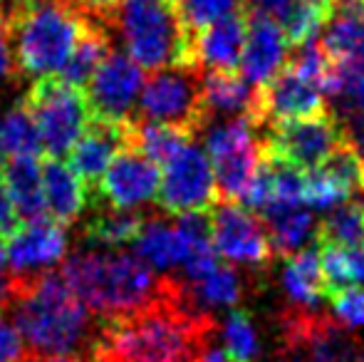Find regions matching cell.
<instances>
[{"mask_svg": "<svg viewBox=\"0 0 364 362\" xmlns=\"http://www.w3.org/2000/svg\"><path fill=\"white\" fill-rule=\"evenodd\" d=\"M213 330V315L186 298L181 280L164 275L159 298L146 308L105 320L90 362H196Z\"/></svg>", "mask_w": 364, "mask_h": 362, "instance_id": "6da1fadb", "label": "cell"}, {"mask_svg": "<svg viewBox=\"0 0 364 362\" xmlns=\"http://www.w3.org/2000/svg\"><path fill=\"white\" fill-rule=\"evenodd\" d=\"M5 313L18 328L30 358L68 355L90 362L105 325L75 298L60 273H45L33 280L13 278V295Z\"/></svg>", "mask_w": 364, "mask_h": 362, "instance_id": "7a4b0ae2", "label": "cell"}, {"mask_svg": "<svg viewBox=\"0 0 364 362\" xmlns=\"http://www.w3.org/2000/svg\"><path fill=\"white\" fill-rule=\"evenodd\" d=\"M60 275L73 295L102 320H117L159 298L161 278L136 253L80 241L65 256Z\"/></svg>", "mask_w": 364, "mask_h": 362, "instance_id": "3957f363", "label": "cell"}, {"mask_svg": "<svg viewBox=\"0 0 364 362\" xmlns=\"http://www.w3.org/2000/svg\"><path fill=\"white\" fill-rule=\"evenodd\" d=\"M18 70L28 78H58L87 25V15L63 0H18L5 15Z\"/></svg>", "mask_w": 364, "mask_h": 362, "instance_id": "277c9868", "label": "cell"}, {"mask_svg": "<svg viewBox=\"0 0 364 362\" xmlns=\"http://www.w3.org/2000/svg\"><path fill=\"white\" fill-rule=\"evenodd\" d=\"M107 25L119 33L127 55L141 70L156 73L193 65V38L181 28L176 10L166 0H122Z\"/></svg>", "mask_w": 364, "mask_h": 362, "instance_id": "5b68a950", "label": "cell"}, {"mask_svg": "<svg viewBox=\"0 0 364 362\" xmlns=\"http://www.w3.org/2000/svg\"><path fill=\"white\" fill-rule=\"evenodd\" d=\"M253 115L230 117L206 127V154L213 164L218 193L225 201H243L265 159V137Z\"/></svg>", "mask_w": 364, "mask_h": 362, "instance_id": "8992f818", "label": "cell"}, {"mask_svg": "<svg viewBox=\"0 0 364 362\" xmlns=\"http://www.w3.org/2000/svg\"><path fill=\"white\" fill-rule=\"evenodd\" d=\"M23 102L38 127L40 151H45L48 159L60 161L65 154H70L92 122L87 97L77 87L65 85L60 78L35 80Z\"/></svg>", "mask_w": 364, "mask_h": 362, "instance_id": "52a82bcc", "label": "cell"}, {"mask_svg": "<svg viewBox=\"0 0 364 362\" xmlns=\"http://www.w3.org/2000/svg\"><path fill=\"white\" fill-rule=\"evenodd\" d=\"M132 119L168 124L191 132L206 129L203 115V73L193 65H176L151 73L136 102Z\"/></svg>", "mask_w": 364, "mask_h": 362, "instance_id": "ba28073f", "label": "cell"}, {"mask_svg": "<svg viewBox=\"0 0 364 362\" xmlns=\"http://www.w3.org/2000/svg\"><path fill=\"white\" fill-rule=\"evenodd\" d=\"M268 129V137L263 132L268 154L300 169L302 174L322 166L337 149L347 144L340 122L332 112L278 122Z\"/></svg>", "mask_w": 364, "mask_h": 362, "instance_id": "9c48e42d", "label": "cell"}, {"mask_svg": "<svg viewBox=\"0 0 364 362\" xmlns=\"http://www.w3.org/2000/svg\"><path fill=\"white\" fill-rule=\"evenodd\" d=\"M216 196L218 186L213 164L206 151L193 142L164 164L156 201L166 213L181 216L191 211H206L216 203Z\"/></svg>", "mask_w": 364, "mask_h": 362, "instance_id": "30bf717a", "label": "cell"}, {"mask_svg": "<svg viewBox=\"0 0 364 362\" xmlns=\"http://www.w3.org/2000/svg\"><path fill=\"white\" fill-rule=\"evenodd\" d=\"M141 87H144V70L124 50H109V55L102 60L87 82L85 97L92 117L105 122H129Z\"/></svg>", "mask_w": 364, "mask_h": 362, "instance_id": "8fae6325", "label": "cell"}, {"mask_svg": "<svg viewBox=\"0 0 364 362\" xmlns=\"http://www.w3.org/2000/svg\"><path fill=\"white\" fill-rule=\"evenodd\" d=\"M211 236L218 256L238 266L263 268L275 256L265 223L233 201H216L211 211Z\"/></svg>", "mask_w": 364, "mask_h": 362, "instance_id": "7c38bea8", "label": "cell"}, {"mask_svg": "<svg viewBox=\"0 0 364 362\" xmlns=\"http://www.w3.org/2000/svg\"><path fill=\"white\" fill-rule=\"evenodd\" d=\"M159 181H161V174H159L156 161L127 147L105 171L100 188L97 193H92L90 201H102L119 211H139L141 206L156 198Z\"/></svg>", "mask_w": 364, "mask_h": 362, "instance_id": "4fadbf2b", "label": "cell"}, {"mask_svg": "<svg viewBox=\"0 0 364 362\" xmlns=\"http://www.w3.org/2000/svg\"><path fill=\"white\" fill-rule=\"evenodd\" d=\"M5 256L10 263V275L18 280H33L50 273L68 256V228L53 218L30 221L8 238Z\"/></svg>", "mask_w": 364, "mask_h": 362, "instance_id": "5bb4252c", "label": "cell"}, {"mask_svg": "<svg viewBox=\"0 0 364 362\" xmlns=\"http://www.w3.org/2000/svg\"><path fill=\"white\" fill-rule=\"evenodd\" d=\"M320 112H325V95L292 68H283L270 82L255 87L250 115L260 129H265L278 122L302 119V117L320 115Z\"/></svg>", "mask_w": 364, "mask_h": 362, "instance_id": "9a60e30c", "label": "cell"}, {"mask_svg": "<svg viewBox=\"0 0 364 362\" xmlns=\"http://www.w3.org/2000/svg\"><path fill=\"white\" fill-rule=\"evenodd\" d=\"M129 147V122H105L92 117L70 151V169L85 183L87 196L97 193L100 181L119 151Z\"/></svg>", "mask_w": 364, "mask_h": 362, "instance_id": "2e32d148", "label": "cell"}, {"mask_svg": "<svg viewBox=\"0 0 364 362\" xmlns=\"http://www.w3.org/2000/svg\"><path fill=\"white\" fill-rule=\"evenodd\" d=\"M288 63V38L273 15H265L248 5V30H245L240 75L253 87L270 82Z\"/></svg>", "mask_w": 364, "mask_h": 362, "instance_id": "e0dca14e", "label": "cell"}, {"mask_svg": "<svg viewBox=\"0 0 364 362\" xmlns=\"http://www.w3.org/2000/svg\"><path fill=\"white\" fill-rule=\"evenodd\" d=\"M320 43L340 78H364V0H335Z\"/></svg>", "mask_w": 364, "mask_h": 362, "instance_id": "ac0fdd59", "label": "cell"}, {"mask_svg": "<svg viewBox=\"0 0 364 362\" xmlns=\"http://www.w3.org/2000/svg\"><path fill=\"white\" fill-rule=\"evenodd\" d=\"M245 30H248V5L206 25L193 35L191 55L201 73H228L240 63Z\"/></svg>", "mask_w": 364, "mask_h": 362, "instance_id": "d6986e66", "label": "cell"}, {"mask_svg": "<svg viewBox=\"0 0 364 362\" xmlns=\"http://www.w3.org/2000/svg\"><path fill=\"white\" fill-rule=\"evenodd\" d=\"M43 196L48 216L65 228L80 221L90 203L85 183L77 179V174L68 164L58 159L43 161Z\"/></svg>", "mask_w": 364, "mask_h": 362, "instance_id": "ffe728a7", "label": "cell"}, {"mask_svg": "<svg viewBox=\"0 0 364 362\" xmlns=\"http://www.w3.org/2000/svg\"><path fill=\"white\" fill-rule=\"evenodd\" d=\"M136 256L154 271H171L186 261V241L176 228V221L164 216H149L141 221L134 238Z\"/></svg>", "mask_w": 364, "mask_h": 362, "instance_id": "44dd1931", "label": "cell"}, {"mask_svg": "<svg viewBox=\"0 0 364 362\" xmlns=\"http://www.w3.org/2000/svg\"><path fill=\"white\" fill-rule=\"evenodd\" d=\"M3 183L18 208L20 221L25 223L48 218L43 196V161L40 156H13L8 164H3Z\"/></svg>", "mask_w": 364, "mask_h": 362, "instance_id": "7402d4cb", "label": "cell"}, {"mask_svg": "<svg viewBox=\"0 0 364 362\" xmlns=\"http://www.w3.org/2000/svg\"><path fill=\"white\" fill-rule=\"evenodd\" d=\"M285 295L297 305L300 310H315L320 300L325 298L327 280L322 273L320 263V248H300L297 253L285 258L283 273H280Z\"/></svg>", "mask_w": 364, "mask_h": 362, "instance_id": "603a6c76", "label": "cell"}, {"mask_svg": "<svg viewBox=\"0 0 364 362\" xmlns=\"http://www.w3.org/2000/svg\"><path fill=\"white\" fill-rule=\"evenodd\" d=\"M255 87L245 82L243 75L233 73H203V115L206 127L213 117H240L253 112Z\"/></svg>", "mask_w": 364, "mask_h": 362, "instance_id": "cb8c5ba5", "label": "cell"}, {"mask_svg": "<svg viewBox=\"0 0 364 362\" xmlns=\"http://www.w3.org/2000/svg\"><path fill=\"white\" fill-rule=\"evenodd\" d=\"M112 50V30L109 25L100 23L95 18H87V25L82 30L80 40H77L73 55L65 63V68L60 70L58 78L70 87H87V82L92 80L95 70L102 65V60L109 55Z\"/></svg>", "mask_w": 364, "mask_h": 362, "instance_id": "d4e9b609", "label": "cell"}, {"mask_svg": "<svg viewBox=\"0 0 364 362\" xmlns=\"http://www.w3.org/2000/svg\"><path fill=\"white\" fill-rule=\"evenodd\" d=\"M87 206L92 208L90 218L82 223L80 241L95 243V246L105 248H119L124 243L134 241L139 226L144 218L136 211H119V208H112L102 201H90Z\"/></svg>", "mask_w": 364, "mask_h": 362, "instance_id": "484cf974", "label": "cell"}, {"mask_svg": "<svg viewBox=\"0 0 364 362\" xmlns=\"http://www.w3.org/2000/svg\"><path fill=\"white\" fill-rule=\"evenodd\" d=\"M186 298L203 313H211L213 308H233L243 298V278L235 273L233 266L216 263L208 273L196 280H181Z\"/></svg>", "mask_w": 364, "mask_h": 362, "instance_id": "4316f807", "label": "cell"}, {"mask_svg": "<svg viewBox=\"0 0 364 362\" xmlns=\"http://www.w3.org/2000/svg\"><path fill=\"white\" fill-rule=\"evenodd\" d=\"M263 223L275 253L292 256L307 246L315 236V218L307 208L300 206H275L263 213Z\"/></svg>", "mask_w": 364, "mask_h": 362, "instance_id": "83f0119b", "label": "cell"}, {"mask_svg": "<svg viewBox=\"0 0 364 362\" xmlns=\"http://www.w3.org/2000/svg\"><path fill=\"white\" fill-rule=\"evenodd\" d=\"M330 100L347 147L364 159V78H340Z\"/></svg>", "mask_w": 364, "mask_h": 362, "instance_id": "f1b7e54d", "label": "cell"}, {"mask_svg": "<svg viewBox=\"0 0 364 362\" xmlns=\"http://www.w3.org/2000/svg\"><path fill=\"white\" fill-rule=\"evenodd\" d=\"M193 142V134L186 129L168 124H154V122L129 119V147L141 151L156 164H166L176 151Z\"/></svg>", "mask_w": 364, "mask_h": 362, "instance_id": "f546056e", "label": "cell"}, {"mask_svg": "<svg viewBox=\"0 0 364 362\" xmlns=\"http://www.w3.org/2000/svg\"><path fill=\"white\" fill-rule=\"evenodd\" d=\"M0 149L5 156H40V137L25 102L13 105L0 117Z\"/></svg>", "mask_w": 364, "mask_h": 362, "instance_id": "4dcf8cb0", "label": "cell"}, {"mask_svg": "<svg viewBox=\"0 0 364 362\" xmlns=\"http://www.w3.org/2000/svg\"><path fill=\"white\" fill-rule=\"evenodd\" d=\"M317 243L340 248L364 246V208L362 203H340L327 213V218L317 228Z\"/></svg>", "mask_w": 364, "mask_h": 362, "instance_id": "1f68e13d", "label": "cell"}, {"mask_svg": "<svg viewBox=\"0 0 364 362\" xmlns=\"http://www.w3.org/2000/svg\"><path fill=\"white\" fill-rule=\"evenodd\" d=\"M350 196L352 188L340 176L332 174L325 164L305 174V191H302L305 206L317 208V211H332L340 203H347Z\"/></svg>", "mask_w": 364, "mask_h": 362, "instance_id": "d6a6232c", "label": "cell"}, {"mask_svg": "<svg viewBox=\"0 0 364 362\" xmlns=\"http://www.w3.org/2000/svg\"><path fill=\"white\" fill-rule=\"evenodd\" d=\"M223 345L225 353L238 362H255L260 358L258 328L245 310H230L223 323Z\"/></svg>", "mask_w": 364, "mask_h": 362, "instance_id": "836d02e7", "label": "cell"}, {"mask_svg": "<svg viewBox=\"0 0 364 362\" xmlns=\"http://www.w3.org/2000/svg\"><path fill=\"white\" fill-rule=\"evenodd\" d=\"M243 5H248V0H176L173 10H176L181 28L193 38L198 30L225 18V15L235 13Z\"/></svg>", "mask_w": 364, "mask_h": 362, "instance_id": "e575fe53", "label": "cell"}, {"mask_svg": "<svg viewBox=\"0 0 364 362\" xmlns=\"http://www.w3.org/2000/svg\"><path fill=\"white\" fill-rule=\"evenodd\" d=\"M332 313L337 323L345 325L347 330H364V288H342L332 290Z\"/></svg>", "mask_w": 364, "mask_h": 362, "instance_id": "d590c367", "label": "cell"}, {"mask_svg": "<svg viewBox=\"0 0 364 362\" xmlns=\"http://www.w3.org/2000/svg\"><path fill=\"white\" fill-rule=\"evenodd\" d=\"M317 248H320V263L327 280V290L332 293V290L350 288L355 283L350 271V251L340 246H325V243H317Z\"/></svg>", "mask_w": 364, "mask_h": 362, "instance_id": "8d00e7d4", "label": "cell"}, {"mask_svg": "<svg viewBox=\"0 0 364 362\" xmlns=\"http://www.w3.org/2000/svg\"><path fill=\"white\" fill-rule=\"evenodd\" d=\"M28 348L5 310H0V362H28Z\"/></svg>", "mask_w": 364, "mask_h": 362, "instance_id": "74e56055", "label": "cell"}, {"mask_svg": "<svg viewBox=\"0 0 364 362\" xmlns=\"http://www.w3.org/2000/svg\"><path fill=\"white\" fill-rule=\"evenodd\" d=\"M18 75H20V70H18V63H15L13 43H10L5 25H0V95L8 87H13Z\"/></svg>", "mask_w": 364, "mask_h": 362, "instance_id": "f35d334b", "label": "cell"}, {"mask_svg": "<svg viewBox=\"0 0 364 362\" xmlns=\"http://www.w3.org/2000/svg\"><path fill=\"white\" fill-rule=\"evenodd\" d=\"M63 3H68L70 8L77 10V13L87 15V18H95L107 25L112 18V13L119 8L122 0H63Z\"/></svg>", "mask_w": 364, "mask_h": 362, "instance_id": "ab89813d", "label": "cell"}, {"mask_svg": "<svg viewBox=\"0 0 364 362\" xmlns=\"http://www.w3.org/2000/svg\"><path fill=\"white\" fill-rule=\"evenodd\" d=\"M18 228H20L18 208H15L13 198H10L8 188H5V183H3V176H0V238L5 241V238L13 236Z\"/></svg>", "mask_w": 364, "mask_h": 362, "instance_id": "60d3db41", "label": "cell"}, {"mask_svg": "<svg viewBox=\"0 0 364 362\" xmlns=\"http://www.w3.org/2000/svg\"><path fill=\"white\" fill-rule=\"evenodd\" d=\"M5 263H8V256H5V241L0 238V310L8 308L10 295H13V278L5 275Z\"/></svg>", "mask_w": 364, "mask_h": 362, "instance_id": "b9f144b4", "label": "cell"}, {"mask_svg": "<svg viewBox=\"0 0 364 362\" xmlns=\"http://www.w3.org/2000/svg\"><path fill=\"white\" fill-rule=\"evenodd\" d=\"M248 5H250L253 10H260V13L278 18V15L283 13V10L290 5V0H248Z\"/></svg>", "mask_w": 364, "mask_h": 362, "instance_id": "7bdbcfd3", "label": "cell"}, {"mask_svg": "<svg viewBox=\"0 0 364 362\" xmlns=\"http://www.w3.org/2000/svg\"><path fill=\"white\" fill-rule=\"evenodd\" d=\"M350 271L352 280H364V246L350 251Z\"/></svg>", "mask_w": 364, "mask_h": 362, "instance_id": "ee69618b", "label": "cell"}, {"mask_svg": "<svg viewBox=\"0 0 364 362\" xmlns=\"http://www.w3.org/2000/svg\"><path fill=\"white\" fill-rule=\"evenodd\" d=\"M196 362H238L235 358H230L225 350H216V348H208L206 353L201 355Z\"/></svg>", "mask_w": 364, "mask_h": 362, "instance_id": "f6af8a7d", "label": "cell"}, {"mask_svg": "<svg viewBox=\"0 0 364 362\" xmlns=\"http://www.w3.org/2000/svg\"><path fill=\"white\" fill-rule=\"evenodd\" d=\"M28 362H87L82 358H68V355H60V358H30Z\"/></svg>", "mask_w": 364, "mask_h": 362, "instance_id": "bcb514c9", "label": "cell"}, {"mask_svg": "<svg viewBox=\"0 0 364 362\" xmlns=\"http://www.w3.org/2000/svg\"><path fill=\"white\" fill-rule=\"evenodd\" d=\"M15 3H18V0H0V13H3V18L8 15V10L13 8ZM3 23H5V20H3Z\"/></svg>", "mask_w": 364, "mask_h": 362, "instance_id": "7dc6e473", "label": "cell"}, {"mask_svg": "<svg viewBox=\"0 0 364 362\" xmlns=\"http://www.w3.org/2000/svg\"><path fill=\"white\" fill-rule=\"evenodd\" d=\"M362 193H364V191H362ZM360 203H362V208H364V198H362V201H360Z\"/></svg>", "mask_w": 364, "mask_h": 362, "instance_id": "c3c4849f", "label": "cell"}, {"mask_svg": "<svg viewBox=\"0 0 364 362\" xmlns=\"http://www.w3.org/2000/svg\"><path fill=\"white\" fill-rule=\"evenodd\" d=\"M166 3H171V0H166Z\"/></svg>", "mask_w": 364, "mask_h": 362, "instance_id": "681fc988", "label": "cell"}, {"mask_svg": "<svg viewBox=\"0 0 364 362\" xmlns=\"http://www.w3.org/2000/svg\"><path fill=\"white\" fill-rule=\"evenodd\" d=\"M35 3H40V0H35Z\"/></svg>", "mask_w": 364, "mask_h": 362, "instance_id": "f907efd6", "label": "cell"}]
</instances>
